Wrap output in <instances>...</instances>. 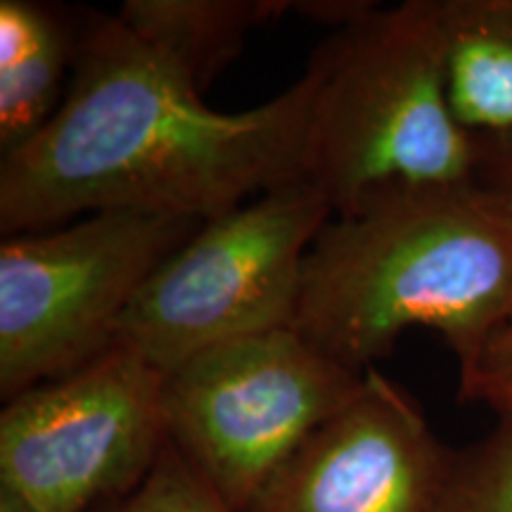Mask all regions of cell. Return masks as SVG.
Segmentation results:
<instances>
[{
    "label": "cell",
    "instance_id": "6da1fadb",
    "mask_svg": "<svg viewBox=\"0 0 512 512\" xmlns=\"http://www.w3.org/2000/svg\"><path fill=\"white\" fill-rule=\"evenodd\" d=\"M311 91L304 72L252 110H211L117 15L81 10L60 110L0 162V233L100 211L216 219L304 178Z\"/></svg>",
    "mask_w": 512,
    "mask_h": 512
},
{
    "label": "cell",
    "instance_id": "7a4b0ae2",
    "mask_svg": "<svg viewBox=\"0 0 512 512\" xmlns=\"http://www.w3.org/2000/svg\"><path fill=\"white\" fill-rule=\"evenodd\" d=\"M512 313V200L482 178L401 185L335 214L304 259L292 328L356 373L403 332L470 361Z\"/></svg>",
    "mask_w": 512,
    "mask_h": 512
},
{
    "label": "cell",
    "instance_id": "3957f363",
    "mask_svg": "<svg viewBox=\"0 0 512 512\" xmlns=\"http://www.w3.org/2000/svg\"><path fill=\"white\" fill-rule=\"evenodd\" d=\"M304 178L332 216L401 185L479 178L482 147L451 110L439 0H406L330 31L304 69Z\"/></svg>",
    "mask_w": 512,
    "mask_h": 512
},
{
    "label": "cell",
    "instance_id": "277c9868",
    "mask_svg": "<svg viewBox=\"0 0 512 512\" xmlns=\"http://www.w3.org/2000/svg\"><path fill=\"white\" fill-rule=\"evenodd\" d=\"M330 219L323 190L297 178L204 221L150 275L114 344L166 375L216 344L292 328L304 259Z\"/></svg>",
    "mask_w": 512,
    "mask_h": 512
},
{
    "label": "cell",
    "instance_id": "5b68a950",
    "mask_svg": "<svg viewBox=\"0 0 512 512\" xmlns=\"http://www.w3.org/2000/svg\"><path fill=\"white\" fill-rule=\"evenodd\" d=\"M202 221L100 211L0 245V396L105 354L150 275Z\"/></svg>",
    "mask_w": 512,
    "mask_h": 512
},
{
    "label": "cell",
    "instance_id": "8992f818",
    "mask_svg": "<svg viewBox=\"0 0 512 512\" xmlns=\"http://www.w3.org/2000/svg\"><path fill=\"white\" fill-rule=\"evenodd\" d=\"M363 384L366 373L294 328L230 339L164 375L166 439L230 510L245 512Z\"/></svg>",
    "mask_w": 512,
    "mask_h": 512
},
{
    "label": "cell",
    "instance_id": "52a82bcc",
    "mask_svg": "<svg viewBox=\"0 0 512 512\" xmlns=\"http://www.w3.org/2000/svg\"><path fill=\"white\" fill-rule=\"evenodd\" d=\"M164 373L124 344L0 411V489L31 512H93L136 491L164 453Z\"/></svg>",
    "mask_w": 512,
    "mask_h": 512
},
{
    "label": "cell",
    "instance_id": "ba28073f",
    "mask_svg": "<svg viewBox=\"0 0 512 512\" xmlns=\"http://www.w3.org/2000/svg\"><path fill=\"white\" fill-rule=\"evenodd\" d=\"M451 451L399 384L363 392L304 441L245 512H437Z\"/></svg>",
    "mask_w": 512,
    "mask_h": 512
},
{
    "label": "cell",
    "instance_id": "9c48e42d",
    "mask_svg": "<svg viewBox=\"0 0 512 512\" xmlns=\"http://www.w3.org/2000/svg\"><path fill=\"white\" fill-rule=\"evenodd\" d=\"M81 12L0 0V152L10 155L60 110L79 50Z\"/></svg>",
    "mask_w": 512,
    "mask_h": 512
},
{
    "label": "cell",
    "instance_id": "30bf717a",
    "mask_svg": "<svg viewBox=\"0 0 512 512\" xmlns=\"http://www.w3.org/2000/svg\"><path fill=\"white\" fill-rule=\"evenodd\" d=\"M451 110L479 145L512 138V0H439Z\"/></svg>",
    "mask_w": 512,
    "mask_h": 512
},
{
    "label": "cell",
    "instance_id": "8fae6325",
    "mask_svg": "<svg viewBox=\"0 0 512 512\" xmlns=\"http://www.w3.org/2000/svg\"><path fill=\"white\" fill-rule=\"evenodd\" d=\"M292 15V0H126L124 27L202 95L238 60L256 27Z\"/></svg>",
    "mask_w": 512,
    "mask_h": 512
},
{
    "label": "cell",
    "instance_id": "7c38bea8",
    "mask_svg": "<svg viewBox=\"0 0 512 512\" xmlns=\"http://www.w3.org/2000/svg\"><path fill=\"white\" fill-rule=\"evenodd\" d=\"M437 512H512V420L453 448Z\"/></svg>",
    "mask_w": 512,
    "mask_h": 512
},
{
    "label": "cell",
    "instance_id": "4fadbf2b",
    "mask_svg": "<svg viewBox=\"0 0 512 512\" xmlns=\"http://www.w3.org/2000/svg\"><path fill=\"white\" fill-rule=\"evenodd\" d=\"M93 512H235L188 465L174 446L166 444L155 470L131 494L102 503Z\"/></svg>",
    "mask_w": 512,
    "mask_h": 512
},
{
    "label": "cell",
    "instance_id": "5bb4252c",
    "mask_svg": "<svg viewBox=\"0 0 512 512\" xmlns=\"http://www.w3.org/2000/svg\"><path fill=\"white\" fill-rule=\"evenodd\" d=\"M458 399L482 403L498 420H512V313L458 366Z\"/></svg>",
    "mask_w": 512,
    "mask_h": 512
},
{
    "label": "cell",
    "instance_id": "9a60e30c",
    "mask_svg": "<svg viewBox=\"0 0 512 512\" xmlns=\"http://www.w3.org/2000/svg\"><path fill=\"white\" fill-rule=\"evenodd\" d=\"M482 159H479V178L491 188L501 190L512 200V138L498 140V143L479 145Z\"/></svg>",
    "mask_w": 512,
    "mask_h": 512
},
{
    "label": "cell",
    "instance_id": "2e32d148",
    "mask_svg": "<svg viewBox=\"0 0 512 512\" xmlns=\"http://www.w3.org/2000/svg\"><path fill=\"white\" fill-rule=\"evenodd\" d=\"M0 512H31V510L22 501H19V498L0 489Z\"/></svg>",
    "mask_w": 512,
    "mask_h": 512
}]
</instances>
